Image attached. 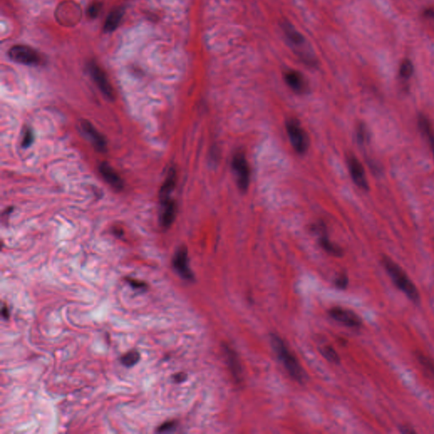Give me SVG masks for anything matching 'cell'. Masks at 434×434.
Returning a JSON list of instances; mask_svg holds the SVG:
<instances>
[{"instance_id": "23", "label": "cell", "mask_w": 434, "mask_h": 434, "mask_svg": "<svg viewBox=\"0 0 434 434\" xmlns=\"http://www.w3.org/2000/svg\"><path fill=\"white\" fill-rule=\"evenodd\" d=\"M322 354L332 362L338 363L339 361V356L332 347H325L324 349H322Z\"/></svg>"}, {"instance_id": "31", "label": "cell", "mask_w": 434, "mask_h": 434, "mask_svg": "<svg viewBox=\"0 0 434 434\" xmlns=\"http://www.w3.org/2000/svg\"><path fill=\"white\" fill-rule=\"evenodd\" d=\"M2 316L6 320H8L9 317H10V311H9L8 307L6 305H3V307H2Z\"/></svg>"}, {"instance_id": "26", "label": "cell", "mask_w": 434, "mask_h": 434, "mask_svg": "<svg viewBox=\"0 0 434 434\" xmlns=\"http://www.w3.org/2000/svg\"><path fill=\"white\" fill-rule=\"evenodd\" d=\"M176 422L175 421H166L165 423H163L161 426H159L157 429L158 432H165V431H170L173 430L176 426Z\"/></svg>"}, {"instance_id": "2", "label": "cell", "mask_w": 434, "mask_h": 434, "mask_svg": "<svg viewBox=\"0 0 434 434\" xmlns=\"http://www.w3.org/2000/svg\"><path fill=\"white\" fill-rule=\"evenodd\" d=\"M271 343L272 348L275 350L276 354L280 359L281 362L283 363L289 375L297 381L303 380L304 373L300 363L283 342V339H281L278 336L273 335L271 338Z\"/></svg>"}, {"instance_id": "24", "label": "cell", "mask_w": 434, "mask_h": 434, "mask_svg": "<svg viewBox=\"0 0 434 434\" xmlns=\"http://www.w3.org/2000/svg\"><path fill=\"white\" fill-rule=\"evenodd\" d=\"M102 4L99 1H94L91 4L90 6H88V16L90 17L91 19H94L99 16L100 11H101Z\"/></svg>"}, {"instance_id": "17", "label": "cell", "mask_w": 434, "mask_h": 434, "mask_svg": "<svg viewBox=\"0 0 434 434\" xmlns=\"http://www.w3.org/2000/svg\"><path fill=\"white\" fill-rule=\"evenodd\" d=\"M176 171L172 169L168 174L167 177L165 179V182H164L161 190H160V200L161 202L170 198V192H172V190L174 189L175 185H176Z\"/></svg>"}, {"instance_id": "11", "label": "cell", "mask_w": 434, "mask_h": 434, "mask_svg": "<svg viewBox=\"0 0 434 434\" xmlns=\"http://www.w3.org/2000/svg\"><path fill=\"white\" fill-rule=\"evenodd\" d=\"M99 170L102 176L111 187L116 189L121 190L123 187V182L116 170H114L107 163H102L99 166Z\"/></svg>"}, {"instance_id": "18", "label": "cell", "mask_w": 434, "mask_h": 434, "mask_svg": "<svg viewBox=\"0 0 434 434\" xmlns=\"http://www.w3.org/2000/svg\"><path fill=\"white\" fill-rule=\"evenodd\" d=\"M415 356L417 359L418 362L420 363L421 366L423 367L424 370L430 374L431 376H434V361L431 360V358L424 355L421 352H416Z\"/></svg>"}, {"instance_id": "14", "label": "cell", "mask_w": 434, "mask_h": 434, "mask_svg": "<svg viewBox=\"0 0 434 434\" xmlns=\"http://www.w3.org/2000/svg\"><path fill=\"white\" fill-rule=\"evenodd\" d=\"M285 80L288 85L297 93H303L305 90V80L302 75L295 71H290L285 76Z\"/></svg>"}, {"instance_id": "27", "label": "cell", "mask_w": 434, "mask_h": 434, "mask_svg": "<svg viewBox=\"0 0 434 434\" xmlns=\"http://www.w3.org/2000/svg\"><path fill=\"white\" fill-rule=\"evenodd\" d=\"M33 132H31L30 130H28V131L26 132L25 136H24V138H23L22 146H23V147H28V146L30 145L31 143H33Z\"/></svg>"}, {"instance_id": "4", "label": "cell", "mask_w": 434, "mask_h": 434, "mask_svg": "<svg viewBox=\"0 0 434 434\" xmlns=\"http://www.w3.org/2000/svg\"><path fill=\"white\" fill-rule=\"evenodd\" d=\"M287 132L292 145L298 153L303 154L309 147V138L300 124L296 120H290L287 123Z\"/></svg>"}, {"instance_id": "15", "label": "cell", "mask_w": 434, "mask_h": 434, "mask_svg": "<svg viewBox=\"0 0 434 434\" xmlns=\"http://www.w3.org/2000/svg\"><path fill=\"white\" fill-rule=\"evenodd\" d=\"M418 126L428 141L429 145H430V148L432 152L434 158V129L432 125L426 116H423V115H420L419 118H418Z\"/></svg>"}, {"instance_id": "32", "label": "cell", "mask_w": 434, "mask_h": 434, "mask_svg": "<svg viewBox=\"0 0 434 434\" xmlns=\"http://www.w3.org/2000/svg\"><path fill=\"white\" fill-rule=\"evenodd\" d=\"M409 427H408V426H402L401 431H402V432H403V433H409V432H415V431H414V430H412V429H410V430H409Z\"/></svg>"}, {"instance_id": "10", "label": "cell", "mask_w": 434, "mask_h": 434, "mask_svg": "<svg viewBox=\"0 0 434 434\" xmlns=\"http://www.w3.org/2000/svg\"><path fill=\"white\" fill-rule=\"evenodd\" d=\"M82 128L87 135L92 144L95 147L98 151L105 152L107 149V143L105 138L99 133V131L88 121L82 122Z\"/></svg>"}, {"instance_id": "19", "label": "cell", "mask_w": 434, "mask_h": 434, "mask_svg": "<svg viewBox=\"0 0 434 434\" xmlns=\"http://www.w3.org/2000/svg\"><path fill=\"white\" fill-rule=\"evenodd\" d=\"M140 360V355L138 351L136 350H131L127 352V354L122 355L121 358V362L122 365L127 366V367H132L133 365H136L137 363Z\"/></svg>"}, {"instance_id": "6", "label": "cell", "mask_w": 434, "mask_h": 434, "mask_svg": "<svg viewBox=\"0 0 434 434\" xmlns=\"http://www.w3.org/2000/svg\"><path fill=\"white\" fill-rule=\"evenodd\" d=\"M233 167L236 172L238 184L240 189L243 191L247 190L250 185V171L245 154L242 153L235 154L233 159Z\"/></svg>"}, {"instance_id": "30", "label": "cell", "mask_w": 434, "mask_h": 434, "mask_svg": "<svg viewBox=\"0 0 434 434\" xmlns=\"http://www.w3.org/2000/svg\"><path fill=\"white\" fill-rule=\"evenodd\" d=\"M173 378L176 382H183L186 379V375L184 373H177L173 376Z\"/></svg>"}, {"instance_id": "28", "label": "cell", "mask_w": 434, "mask_h": 434, "mask_svg": "<svg viewBox=\"0 0 434 434\" xmlns=\"http://www.w3.org/2000/svg\"><path fill=\"white\" fill-rule=\"evenodd\" d=\"M336 284H337V286H338V288H340V289H345L347 285H348V278H347V276L344 275V274L341 275L340 277L337 279Z\"/></svg>"}, {"instance_id": "5", "label": "cell", "mask_w": 434, "mask_h": 434, "mask_svg": "<svg viewBox=\"0 0 434 434\" xmlns=\"http://www.w3.org/2000/svg\"><path fill=\"white\" fill-rule=\"evenodd\" d=\"M89 72L98 88L100 89L103 94H105V96L107 97L108 99H114L115 98L114 89L108 79L107 75L103 69H101V67L96 62L93 61L89 64Z\"/></svg>"}, {"instance_id": "20", "label": "cell", "mask_w": 434, "mask_h": 434, "mask_svg": "<svg viewBox=\"0 0 434 434\" xmlns=\"http://www.w3.org/2000/svg\"><path fill=\"white\" fill-rule=\"evenodd\" d=\"M284 32L286 33L287 37L289 40L294 44H301L303 43V37L298 33L292 26L286 24L284 26Z\"/></svg>"}, {"instance_id": "21", "label": "cell", "mask_w": 434, "mask_h": 434, "mask_svg": "<svg viewBox=\"0 0 434 434\" xmlns=\"http://www.w3.org/2000/svg\"><path fill=\"white\" fill-rule=\"evenodd\" d=\"M413 73V65L409 61H404L400 65L399 74L402 78L408 79Z\"/></svg>"}, {"instance_id": "29", "label": "cell", "mask_w": 434, "mask_h": 434, "mask_svg": "<svg viewBox=\"0 0 434 434\" xmlns=\"http://www.w3.org/2000/svg\"><path fill=\"white\" fill-rule=\"evenodd\" d=\"M365 135H366V133H365V127L361 126V127H360V129H359V131H358V139H359L360 142H361V143H363V142L365 140Z\"/></svg>"}, {"instance_id": "1", "label": "cell", "mask_w": 434, "mask_h": 434, "mask_svg": "<svg viewBox=\"0 0 434 434\" xmlns=\"http://www.w3.org/2000/svg\"><path fill=\"white\" fill-rule=\"evenodd\" d=\"M381 261H382V267H384V269L386 270V272L390 277L393 283L395 284V286L400 291L403 292L412 302H420L419 292L415 284L412 283V281L409 279V277L404 272V270L387 256H383Z\"/></svg>"}, {"instance_id": "8", "label": "cell", "mask_w": 434, "mask_h": 434, "mask_svg": "<svg viewBox=\"0 0 434 434\" xmlns=\"http://www.w3.org/2000/svg\"><path fill=\"white\" fill-rule=\"evenodd\" d=\"M173 267L176 272L183 279L192 280L193 274L188 267V256H187V250L186 248H180L176 251L173 259Z\"/></svg>"}, {"instance_id": "25", "label": "cell", "mask_w": 434, "mask_h": 434, "mask_svg": "<svg viewBox=\"0 0 434 434\" xmlns=\"http://www.w3.org/2000/svg\"><path fill=\"white\" fill-rule=\"evenodd\" d=\"M126 280H127V283H129V285L131 287H132L133 289H147V284L146 283H143V282H141L139 280H136V279H132L131 278H126Z\"/></svg>"}, {"instance_id": "12", "label": "cell", "mask_w": 434, "mask_h": 434, "mask_svg": "<svg viewBox=\"0 0 434 434\" xmlns=\"http://www.w3.org/2000/svg\"><path fill=\"white\" fill-rule=\"evenodd\" d=\"M162 211L160 214V223L164 228H169L173 223L176 217V203L170 198L162 201Z\"/></svg>"}, {"instance_id": "13", "label": "cell", "mask_w": 434, "mask_h": 434, "mask_svg": "<svg viewBox=\"0 0 434 434\" xmlns=\"http://www.w3.org/2000/svg\"><path fill=\"white\" fill-rule=\"evenodd\" d=\"M226 359L228 360V366L231 371L233 376L238 382L242 381L243 371L241 364L239 362V358L237 356L236 353L230 349L229 347H225Z\"/></svg>"}, {"instance_id": "9", "label": "cell", "mask_w": 434, "mask_h": 434, "mask_svg": "<svg viewBox=\"0 0 434 434\" xmlns=\"http://www.w3.org/2000/svg\"><path fill=\"white\" fill-rule=\"evenodd\" d=\"M349 172L355 184L362 189L368 190L369 185L365 176V170L361 163L355 156L348 158Z\"/></svg>"}, {"instance_id": "7", "label": "cell", "mask_w": 434, "mask_h": 434, "mask_svg": "<svg viewBox=\"0 0 434 434\" xmlns=\"http://www.w3.org/2000/svg\"><path fill=\"white\" fill-rule=\"evenodd\" d=\"M329 314L335 321L346 327L359 328L362 324L361 320L356 314L344 308H333L330 310Z\"/></svg>"}, {"instance_id": "16", "label": "cell", "mask_w": 434, "mask_h": 434, "mask_svg": "<svg viewBox=\"0 0 434 434\" xmlns=\"http://www.w3.org/2000/svg\"><path fill=\"white\" fill-rule=\"evenodd\" d=\"M123 10L121 8L115 9L114 11H111L105 20V25H104L105 32L111 33L113 31L116 30L121 23V19L123 17Z\"/></svg>"}, {"instance_id": "22", "label": "cell", "mask_w": 434, "mask_h": 434, "mask_svg": "<svg viewBox=\"0 0 434 434\" xmlns=\"http://www.w3.org/2000/svg\"><path fill=\"white\" fill-rule=\"evenodd\" d=\"M322 247L324 248L325 250H327V252L333 254L334 256H341L342 255V250L340 248L337 247L335 245H333L332 243H330L327 239H322Z\"/></svg>"}, {"instance_id": "3", "label": "cell", "mask_w": 434, "mask_h": 434, "mask_svg": "<svg viewBox=\"0 0 434 434\" xmlns=\"http://www.w3.org/2000/svg\"><path fill=\"white\" fill-rule=\"evenodd\" d=\"M9 56L15 62L27 66H38L43 61L38 51L26 45L13 46L9 50Z\"/></svg>"}]
</instances>
